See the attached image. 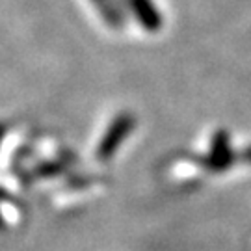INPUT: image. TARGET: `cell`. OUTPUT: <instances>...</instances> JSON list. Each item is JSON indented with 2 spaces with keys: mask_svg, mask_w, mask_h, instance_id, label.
Returning <instances> with one entry per match:
<instances>
[{
  "mask_svg": "<svg viewBox=\"0 0 251 251\" xmlns=\"http://www.w3.org/2000/svg\"><path fill=\"white\" fill-rule=\"evenodd\" d=\"M236 160L233 147H231V136L227 130H218L212 136L210 142V151L206 156L201 158V166L206 168L212 173H222V171L229 170Z\"/></svg>",
  "mask_w": 251,
  "mask_h": 251,
  "instance_id": "cell-2",
  "label": "cell"
},
{
  "mask_svg": "<svg viewBox=\"0 0 251 251\" xmlns=\"http://www.w3.org/2000/svg\"><path fill=\"white\" fill-rule=\"evenodd\" d=\"M136 119L130 112H121L117 114L116 119L112 121V125L108 126L106 134L102 136L99 147H97V156L99 160H110L116 151L119 149V145L125 142L128 134L134 128Z\"/></svg>",
  "mask_w": 251,
  "mask_h": 251,
  "instance_id": "cell-1",
  "label": "cell"
},
{
  "mask_svg": "<svg viewBox=\"0 0 251 251\" xmlns=\"http://www.w3.org/2000/svg\"><path fill=\"white\" fill-rule=\"evenodd\" d=\"M128 8L142 23L147 32H158L162 26V15L152 0H128Z\"/></svg>",
  "mask_w": 251,
  "mask_h": 251,
  "instance_id": "cell-3",
  "label": "cell"
},
{
  "mask_svg": "<svg viewBox=\"0 0 251 251\" xmlns=\"http://www.w3.org/2000/svg\"><path fill=\"white\" fill-rule=\"evenodd\" d=\"M0 229H4V218H2V214H0Z\"/></svg>",
  "mask_w": 251,
  "mask_h": 251,
  "instance_id": "cell-8",
  "label": "cell"
},
{
  "mask_svg": "<svg viewBox=\"0 0 251 251\" xmlns=\"http://www.w3.org/2000/svg\"><path fill=\"white\" fill-rule=\"evenodd\" d=\"M65 170H67V164L62 160L43 162V164H39L36 170H34V175L41 177V179H47V177H56V175H60Z\"/></svg>",
  "mask_w": 251,
  "mask_h": 251,
  "instance_id": "cell-5",
  "label": "cell"
},
{
  "mask_svg": "<svg viewBox=\"0 0 251 251\" xmlns=\"http://www.w3.org/2000/svg\"><path fill=\"white\" fill-rule=\"evenodd\" d=\"M240 156H242V158H244L246 162H248V164H251V145H250V147H246V149H244Z\"/></svg>",
  "mask_w": 251,
  "mask_h": 251,
  "instance_id": "cell-6",
  "label": "cell"
},
{
  "mask_svg": "<svg viewBox=\"0 0 251 251\" xmlns=\"http://www.w3.org/2000/svg\"><path fill=\"white\" fill-rule=\"evenodd\" d=\"M6 198H8V194L4 190H0V199H6Z\"/></svg>",
  "mask_w": 251,
  "mask_h": 251,
  "instance_id": "cell-7",
  "label": "cell"
},
{
  "mask_svg": "<svg viewBox=\"0 0 251 251\" xmlns=\"http://www.w3.org/2000/svg\"><path fill=\"white\" fill-rule=\"evenodd\" d=\"M0 138H2V126H0Z\"/></svg>",
  "mask_w": 251,
  "mask_h": 251,
  "instance_id": "cell-9",
  "label": "cell"
},
{
  "mask_svg": "<svg viewBox=\"0 0 251 251\" xmlns=\"http://www.w3.org/2000/svg\"><path fill=\"white\" fill-rule=\"evenodd\" d=\"M91 2L97 6L102 19L106 21L108 25H112L114 28H119L123 25V15L119 13V9L114 6L112 0H91Z\"/></svg>",
  "mask_w": 251,
  "mask_h": 251,
  "instance_id": "cell-4",
  "label": "cell"
}]
</instances>
